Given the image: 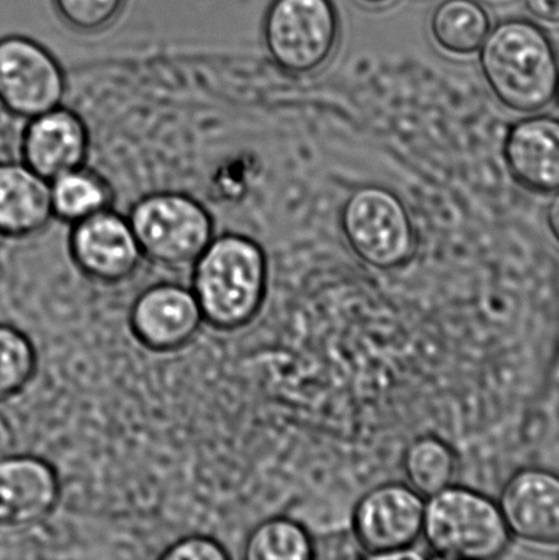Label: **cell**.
<instances>
[{"label":"cell","mask_w":559,"mask_h":560,"mask_svg":"<svg viewBox=\"0 0 559 560\" xmlns=\"http://www.w3.org/2000/svg\"><path fill=\"white\" fill-rule=\"evenodd\" d=\"M202 322L217 331H240L261 315L270 290V259L260 240L221 230L190 272Z\"/></svg>","instance_id":"cell-1"},{"label":"cell","mask_w":559,"mask_h":560,"mask_svg":"<svg viewBox=\"0 0 559 560\" xmlns=\"http://www.w3.org/2000/svg\"><path fill=\"white\" fill-rule=\"evenodd\" d=\"M479 63L487 85L511 112L539 113L557 97V49L544 27L533 21L498 22L481 44Z\"/></svg>","instance_id":"cell-2"},{"label":"cell","mask_w":559,"mask_h":560,"mask_svg":"<svg viewBox=\"0 0 559 560\" xmlns=\"http://www.w3.org/2000/svg\"><path fill=\"white\" fill-rule=\"evenodd\" d=\"M118 212L128 219L148 265L170 276L190 277L195 262L216 237L210 212L183 191H148Z\"/></svg>","instance_id":"cell-3"},{"label":"cell","mask_w":559,"mask_h":560,"mask_svg":"<svg viewBox=\"0 0 559 560\" xmlns=\"http://www.w3.org/2000/svg\"><path fill=\"white\" fill-rule=\"evenodd\" d=\"M427 499L421 539L430 558L490 560L511 550V532L489 493L456 482Z\"/></svg>","instance_id":"cell-4"},{"label":"cell","mask_w":559,"mask_h":560,"mask_svg":"<svg viewBox=\"0 0 559 560\" xmlns=\"http://www.w3.org/2000/svg\"><path fill=\"white\" fill-rule=\"evenodd\" d=\"M405 481L388 480L366 488L350 509V536L359 557L372 560L426 559L418 547L423 536L426 502Z\"/></svg>","instance_id":"cell-5"},{"label":"cell","mask_w":559,"mask_h":560,"mask_svg":"<svg viewBox=\"0 0 559 560\" xmlns=\"http://www.w3.org/2000/svg\"><path fill=\"white\" fill-rule=\"evenodd\" d=\"M345 240L364 265L396 271L415 252V230L407 207L383 186H363L345 201L341 212Z\"/></svg>","instance_id":"cell-6"},{"label":"cell","mask_w":559,"mask_h":560,"mask_svg":"<svg viewBox=\"0 0 559 560\" xmlns=\"http://www.w3.org/2000/svg\"><path fill=\"white\" fill-rule=\"evenodd\" d=\"M339 38L333 0H272L263 20V43L282 71L306 74L330 59Z\"/></svg>","instance_id":"cell-7"},{"label":"cell","mask_w":559,"mask_h":560,"mask_svg":"<svg viewBox=\"0 0 559 560\" xmlns=\"http://www.w3.org/2000/svg\"><path fill=\"white\" fill-rule=\"evenodd\" d=\"M68 74L57 55L35 38H0V107L16 118L32 119L62 106Z\"/></svg>","instance_id":"cell-8"},{"label":"cell","mask_w":559,"mask_h":560,"mask_svg":"<svg viewBox=\"0 0 559 560\" xmlns=\"http://www.w3.org/2000/svg\"><path fill=\"white\" fill-rule=\"evenodd\" d=\"M69 254L82 276L107 288L128 284L151 266L128 219L112 208L71 224Z\"/></svg>","instance_id":"cell-9"},{"label":"cell","mask_w":559,"mask_h":560,"mask_svg":"<svg viewBox=\"0 0 559 560\" xmlns=\"http://www.w3.org/2000/svg\"><path fill=\"white\" fill-rule=\"evenodd\" d=\"M57 469L33 454L0 455V539L15 537L53 517L62 501Z\"/></svg>","instance_id":"cell-10"},{"label":"cell","mask_w":559,"mask_h":560,"mask_svg":"<svg viewBox=\"0 0 559 560\" xmlns=\"http://www.w3.org/2000/svg\"><path fill=\"white\" fill-rule=\"evenodd\" d=\"M202 316L194 293L172 279L142 289L131 302V337L152 353H175L194 342Z\"/></svg>","instance_id":"cell-11"},{"label":"cell","mask_w":559,"mask_h":560,"mask_svg":"<svg viewBox=\"0 0 559 560\" xmlns=\"http://www.w3.org/2000/svg\"><path fill=\"white\" fill-rule=\"evenodd\" d=\"M498 504L512 537L525 545L559 548V474L525 466L501 486Z\"/></svg>","instance_id":"cell-12"},{"label":"cell","mask_w":559,"mask_h":560,"mask_svg":"<svg viewBox=\"0 0 559 560\" xmlns=\"http://www.w3.org/2000/svg\"><path fill=\"white\" fill-rule=\"evenodd\" d=\"M90 133L73 108L62 106L25 120L20 141L21 161L48 183L85 166Z\"/></svg>","instance_id":"cell-13"},{"label":"cell","mask_w":559,"mask_h":560,"mask_svg":"<svg viewBox=\"0 0 559 560\" xmlns=\"http://www.w3.org/2000/svg\"><path fill=\"white\" fill-rule=\"evenodd\" d=\"M57 221L51 184L27 167L20 153L0 156V240H30Z\"/></svg>","instance_id":"cell-14"},{"label":"cell","mask_w":559,"mask_h":560,"mask_svg":"<svg viewBox=\"0 0 559 560\" xmlns=\"http://www.w3.org/2000/svg\"><path fill=\"white\" fill-rule=\"evenodd\" d=\"M503 159L520 186L535 195L559 191V118L534 115L517 120L503 141Z\"/></svg>","instance_id":"cell-15"},{"label":"cell","mask_w":559,"mask_h":560,"mask_svg":"<svg viewBox=\"0 0 559 560\" xmlns=\"http://www.w3.org/2000/svg\"><path fill=\"white\" fill-rule=\"evenodd\" d=\"M405 482L423 498L456 485L462 471L459 452L438 433H421L407 443L399 458Z\"/></svg>","instance_id":"cell-16"},{"label":"cell","mask_w":559,"mask_h":560,"mask_svg":"<svg viewBox=\"0 0 559 560\" xmlns=\"http://www.w3.org/2000/svg\"><path fill=\"white\" fill-rule=\"evenodd\" d=\"M430 31L443 51L470 55L485 43L491 19L479 0H442L432 11Z\"/></svg>","instance_id":"cell-17"},{"label":"cell","mask_w":559,"mask_h":560,"mask_svg":"<svg viewBox=\"0 0 559 560\" xmlns=\"http://www.w3.org/2000/svg\"><path fill=\"white\" fill-rule=\"evenodd\" d=\"M248 560H312L317 558L314 535L300 520L272 515L257 523L243 542Z\"/></svg>","instance_id":"cell-18"},{"label":"cell","mask_w":559,"mask_h":560,"mask_svg":"<svg viewBox=\"0 0 559 560\" xmlns=\"http://www.w3.org/2000/svg\"><path fill=\"white\" fill-rule=\"evenodd\" d=\"M54 215L74 224L112 207L106 183L91 168L81 167L51 180Z\"/></svg>","instance_id":"cell-19"},{"label":"cell","mask_w":559,"mask_h":560,"mask_svg":"<svg viewBox=\"0 0 559 560\" xmlns=\"http://www.w3.org/2000/svg\"><path fill=\"white\" fill-rule=\"evenodd\" d=\"M38 355L30 335L0 322V405L20 397L35 378Z\"/></svg>","instance_id":"cell-20"},{"label":"cell","mask_w":559,"mask_h":560,"mask_svg":"<svg viewBox=\"0 0 559 560\" xmlns=\"http://www.w3.org/2000/svg\"><path fill=\"white\" fill-rule=\"evenodd\" d=\"M55 14L79 35H98L117 24L128 0H51Z\"/></svg>","instance_id":"cell-21"},{"label":"cell","mask_w":559,"mask_h":560,"mask_svg":"<svg viewBox=\"0 0 559 560\" xmlns=\"http://www.w3.org/2000/svg\"><path fill=\"white\" fill-rule=\"evenodd\" d=\"M163 560H226L229 548L217 537L194 534L170 542L158 556Z\"/></svg>","instance_id":"cell-22"},{"label":"cell","mask_w":559,"mask_h":560,"mask_svg":"<svg viewBox=\"0 0 559 560\" xmlns=\"http://www.w3.org/2000/svg\"><path fill=\"white\" fill-rule=\"evenodd\" d=\"M525 9L545 24L559 25V0H524Z\"/></svg>","instance_id":"cell-23"},{"label":"cell","mask_w":559,"mask_h":560,"mask_svg":"<svg viewBox=\"0 0 559 560\" xmlns=\"http://www.w3.org/2000/svg\"><path fill=\"white\" fill-rule=\"evenodd\" d=\"M546 223L552 240L559 245V191L552 197L546 210Z\"/></svg>","instance_id":"cell-24"},{"label":"cell","mask_w":559,"mask_h":560,"mask_svg":"<svg viewBox=\"0 0 559 560\" xmlns=\"http://www.w3.org/2000/svg\"><path fill=\"white\" fill-rule=\"evenodd\" d=\"M359 2L364 3L366 5H383L391 3L392 0H359Z\"/></svg>","instance_id":"cell-25"},{"label":"cell","mask_w":559,"mask_h":560,"mask_svg":"<svg viewBox=\"0 0 559 560\" xmlns=\"http://www.w3.org/2000/svg\"><path fill=\"white\" fill-rule=\"evenodd\" d=\"M557 97L559 98V82H558Z\"/></svg>","instance_id":"cell-26"},{"label":"cell","mask_w":559,"mask_h":560,"mask_svg":"<svg viewBox=\"0 0 559 560\" xmlns=\"http://www.w3.org/2000/svg\"><path fill=\"white\" fill-rule=\"evenodd\" d=\"M559 557V556H558Z\"/></svg>","instance_id":"cell-27"}]
</instances>
